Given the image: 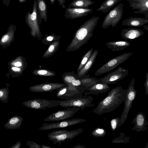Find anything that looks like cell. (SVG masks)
<instances>
[{"instance_id": "obj_1", "label": "cell", "mask_w": 148, "mask_h": 148, "mask_svg": "<svg viewBox=\"0 0 148 148\" xmlns=\"http://www.w3.org/2000/svg\"><path fill=\"white\" fill-rule=\"evenodd\" d=\"M127 91V89H124L121 86L112 88L107 96L93 110V112L97 115H101L113 111L124 102Z\"/></svg>"}, {"instance_id": "obj_2", "label": "cell", "mask_w": 148, "mask_h": 148, "mask_svg": "<svg viewBox=\"0 0 148 148\" xmlns=\"http://www.w3.org/2000/svg\"><path fill=\"white\" fill-rule=\"evenodd\" d=\"M99 16H92L85 22L75 32L74 37L66 50L72 51L79 49L86 43L92 36Z\"/></svg>"}, {"instance_id": "obj_3", "label": "cell", "mask_w": 148, "mask_h": 148, "mask_svg": "<svg viewBox=\"0 0 148 148\" xmlns=\"http://www.w3.org/2000/svg\"><path fill=\"white\" fill-rule=\"evenodd\" d=\"M83 131L82 128L70 131L65 130H55L49 133L47 137L54 144H58L59 145L66 140L73 139Z\"/></svg>"}, {"instance_id": "obj_4", "label": "cell", "mask_w": 148, "mask_h": 148, "mask_svg": "<svg viewBox=\"0 0 148 148\" xmlns=\"http://www.w3.org/2000/svg\"><path fill=\"white\" fill-rule=\"evenodd\" d=\"M135 79L133 77L128 85V91L124 101V107L123 110L120 117L118 127H120L125 122L127 118L130 110L132 107L133 101L136 96V91L134 88Z\"/></svg>"}, {"instance_id": "obj_5", "label": "cell", "mask_w": 148, "mask_h": 148, "mask_svg": "<svg viewBox=\"0 0 148 148\" xmlns=\"http://www.w3.org/2000/svg\"><path fill=\"white\" fill-rule=\"evenodd\" d=\"M123 6L120 3L110 10L105 16L101 27L105 29L110 25L113 27L117 25L122 18Z\"/></svg>"}, {"instance_id": "obj_6", "label": "cell", "mask_w": 148, "mask_h": 148, "mask_svg": "<svg viewBox=\"0 0 148 148\" xmlns=\"http://www.w3.org/2000/svg\"><path fill=\"white\" fill-rule=\"evenodd\" d=\"M133 53V52H125L110 59L96 71L95 75H101L111 71L125 61Z\"/></svg>"}, {"instance_id": "obj_7", "label": "cell", "mask_w": 148, "mask_h": 148, "mask_svg": "<svg viewBox=\"0 0 148 148\" xmlns=\"http://www.w3.org/2000/svg\"><path fill=\"white\" fill-rule=\"evenodd\" d=\"M60 100H50L45 99H31L23 102L22 103L25 106L35 109L45 110L59 106Z\"/></svg>"}, {"instance_id": "obj_8", "label": "cell", "mask_w": 148, "mask_h": 148, "mask_svg": "<svg viewBox=\"0 0 148 148\" xmlns=\"http://www.w3.org/2000/svg\"><path fill=\"white\" fill-rule=\"evenodd\" d=\"M93 97L91 96H86L76 99L69 100L60 101L59 106L64 108L76 107L82 110H84L85 107H92L95 106L92 103Z\"/></svg>"}, {"instance_id": "obj_9", "label": "cell", "mask_w": 148, "mask_h": 148, "mask_svg": "<svg viewBox=\"0 0 148 148\" xmlns=\"http://www.w3.org/2000/svg\"><path fill=\"white\" fill-rule=\"evenodd\" d=\"M25 18L27 24L31 29V33L33 35L40 34V24L38 20L36 0H34V1L32 13L27 11Z\"/></svg>"}, {"instance_id": "obj_10", "label": "cell", "mask_w": 148, "mask_h": 148, "mask_svg": "<svg viewBox=\"0 0 148 148\" xmlns=\"http://www.w3.org/2000/svg\"><path fill=\"white\" fill-rule=\"evenodd\" d=\"M80 109L78 107H72L52 113L45 118L44 121H56L64 120L71 118Z\"/></svg>"}, {"instance_id": "obj_11", "label": "cell", "mask_w": 148, "mask_h": 148, "mask_svg": "<svg viewBox=\"0 0 148 148\" xmlns=\"http://www.w3.org/2000/svg\"><path fill=\"white\" fill-rule=\"evenodd\" d=\"M128 69L120 67L99 79L101 83L112 84L123 79L128 75Z\"/></svg>"}, {"instance_id": "obj_12", "label": "cell", "mask_w": 148, "mask_h": 148, "mask_svg": "<svg viewBox=\"0 0 148 148\" xmlns=\"http://www.w3.org/2000/svg\"><path fill=\"white\" fill-rule=\"evenodd\" d=\"M86 120L83 118H77L69 120H65L59 122L51 123H45L39 128L41 130H46L54 129L67 127L77 124L83 123Z\"/></svg>"}, {"instance_id": "obj_13", "label": "cell", "mask_w": 148, "mask_h": 148, "mask_svg": "<svg viewBox=\"0 0 148 148\" xmlns=\"http://www.w3.org/2000/svg\"><path fill=\"white\" fill-rule=\"evenodd\" d=\"M67 86L65 83H46L31 86L29 89L33 92H51L53 90H58Z\"/></svg>"}, {"instance_id": "obj_14", "label": "cell", "mask_w": 148, "mask_h": 148, "mask_svg": "<svg viewBox=\"0 0 148 148\" xmlns=\"http://www.w3.org/2000/svg\"><path fill=\"white\" fill-rule=\"evenodd\" d=\"M67 85V90L61 98L62 99L69 100L81 97L83 92L86 90V87L84 86H75L71 83Z\"/></svg>"}, {"instance_id": "obj_15", "label": "cell", "mask_w": 148, "mask_h": 148, "mask_svg": "<svg viewBox=\"0 0 148 148\" xmlns=\"http://www.w3.org/2000/svg\"><path fill=\"white\" fill-rule=\"evenodd\" d=\"M91 8H82L68 7L65 10L64 17L66 19H73L87 16L92 12Z\"/></svg>"}, {"instance_id": "obj_16", "label": "cell", "mask_w": 148, "mask_h": 148, "mask_svg": "<svg viewBox=\"0 0 148 148\" xmlns=\"http://www.w3.org/2000/svg\"><path fill=\"white\" fill-rule=\"evenodd\" d=\"M132 123L134 124L132 130L138 132H143L147 130L148 127L146 126L148 125V122L146 119L145 114L142 112H139L136 114L133 119Z\"/></svg>"}, {"instance_id": "obj_17", "label": "cell", "mask_w": 148, "mask_h": 148, "mask_svg": "<svg viewBox=\"0 0 148 148\" xmlns=\"http://www.w3.org/2000/svg\"><path fill=\"white\" fill-rule=\"evenodd\" d=\"M110 87L106 83L101 82L86 88V92H84L85 96L87 95H98L99 94H102L108 91Z\"/></svg>"}, {"instance_id": "obj_18", "label": "cell", "mask_w": 148, "mask_h": 148, "mask_svg": "<svg viewBox=\"0 0 148 148\" xmlns=\"http://www.w3.org/2000/svg\"><path fill=\"white\" fill-rule=\"evenodd\" d=\"M144 33L140 29L131 27L122 29L121 35L125 40L131 41L141 37Z\"/></svg>"}, {"instance_id": "obj_19", "label": "cell", "mask_w": 148, "mask_h": 148, "mask_svg": "<svg viewBox=\"0 0 148 148\" xmlns=\"http://www.w3.org/2000/svg\"><path fill=\"white\" fill-rule=\"evenodd\" d=\"M132 10H136V14H143L148 11V0H126Z\"/></svg>"}, {"instance_id": "obj_20", "label": "cell", "mask_w": 148, "mask_h": 148, "mask_svg": "<svg viewBox=\"0 0 148 148\" xmlns=\"http://www.w3.org/2000/svg\"><path fill=\"white\" fill-rule=\"evenodd\" d=\"M148 23V18L142 17L130 18L123 20L122 23L123 25L132 27H139Z\"/></svg>"}, {"instance_id": "obj_21", "label": "cell", "mask_w": 148, "mask_h": 148, "mask_svg": "<svg viewBox=\"0 0 148 148\" xmlns=\"http://www.w3.org/2000/svg\"><path fill=\"white\" fill-rule=\"evenodd\" d=\"M131 44L126 40H119L108 42L106 45L113 52L123 50L128 47Z\"/></svg>"}, {"instance_id": "obj_22", "label": "cell", "mask_w": 148, "mask_h": 148, "mask_svg": "<svg viewBox=\"0 0 148 148\" xmlns=\"http://www.w3.org/2000/svg\"><path fill=\"white\" fill-rule=\"evenodd\" d=\"M98 53V51L97 50H94L88 61L78 73L76 74L77 79L88 73L93 64Z\"/></svg>"}, {"instance_id": "obj_23", "label": "cell", "mask_w": 148, "mask_h": 148, "mask_svg": "<svg viewBox=\"0 0 148 148\" xmlns=\"http://www.w3.org/2000/svg\"><path fill=\"white\" fill-rule=\"evenodd\" d=\"M37 5L38 22L40 25L42 19L45 22L47 21V5L44 0H37Z\"/></svg>"}, {"instance_id": "obj_24", "label": "cell", "mask_w": 148, "mask_h": 148, "mask_svg": "<svg viewBox=\"0 0 148 148\" xmlns=\"http://www.w3.org/2000/svg\"><path fill=\"white\" fill-rule=\"evenodd\" d=\"M23 121L21 116L15 115L8 119V121L4 125L5 128L11 130H16L20 128Z\"/></svg>"}, {"instance_id": "obj_25", "label": "cell", "mask_w": 148, "mask_h": 148, "mask_svg": "<svg viewBox=\"0 0 148 148\" xmlns=\"http://www.w3.org/2000/svg\"><path fill=\"white\" fill-rule=\"evenodd\" d=\"M95 2L90 0H74L68 6L69 7L88 8L89 6Z\"/></svg>"}, {"instance_id": "obj_26", "label": "cell", "mask_w": 148, "mask_h": 148, "mask_svg": "<svg viewBox=\"0 0 148 148\" xmlns=\"http://www.w3.org/2000/svg\"><path fill=\"white\" fill-rule=\"evenodd\" d=\"M121 0H105L102 3L101 6L97 9V10L106 13L113 7L116 4Z\"/></svg>"}, {"instance_id": "obj_27", "label": "cell", "mask_w": 148, "mask_h": 148, "mask_svg": "<svg viewBox=\"0 0 148 148\" xmlns=\"http://www.w3.org/2000/svg\"><path fill=\"white\" fill-rule=\"evenodd\" d=\"M16 28V26L14 25H10L8 28L6 33L2 38L1 43L5 44L9 42L14 36V33Z\"/></svg>"}, {"instance_id": "obj_28", "label": "cell", "mask_w": 148, "mask_h": 148, "mask_svg": "<svg viewBox=\"0 0 148 148\" xmlns=\"http://www.w3.org/2000/svg\"><path fill=\"white\" fill-rule=\"evenodd\" d=\"M62 79L64 83L68 84L71 83L75 80L77 78L76 74L74 71L64 73L62 75Z\"/></svg>"}, {"instance_id": "obj_29", "label": "cell", "mask_w": 148, "mask_h": 148, "mask_svg": "<svg viewBox=\"0 0 148 148\" xmlns=\"http://www.w3.org/2000/svg\"><path fill=\"white\" fill-rule=\"evenodd\" d=\"M80 79L82 84L86 88L91 86L96 83L100 82L99 79L92 77H88Z\"/></svg>"}, {"instance_id": "obj_30", "label": "cell", "mask_w": 148, "mask_h": 148, "mask_svg": "<svg viewBox=\"0 0 148 148\" xmlns=\"http://www.w3.org/2000/svg\"><path fill=\"white\" fill-rule=\"evenodd\" d=\"M93 50L92 48L90 49L83 57L82 60L77 68V73H78L89 59L93 52Z\"/></svg>"}, {"instance_id": "obj_31", "label": "cell", "mask_w": 148, "mask_h": 148, "mask_svg": "<svg viewBox=\"0 0 148 148\" xmlns=\"http://www.w3.org/2000/svg\"><path fill=\"white\" fill-rule=\"evenodd\" d=\"M130 136H125V133L121 132L120 133V136L113 139L112 143H127L130 141Z\"/></svg>"}, {"instance_id": "obj_32", "label": "cell", "mask_w": 148, "mask_h": 148, "mask_svg": "<svg viewBox=\"0 0 148 148\" xmlns=\"http://www.w3.org/2000/svg\"><path fill=\"white\" fill-rule=\"evenodd\" d=\"M60 42L59 41L55 42L51 45L43 56V57H47L53 54L58 49Z\"/></svg>"}, {"instance_id": "obj_33", "label": "cell", "mask_w": 148, "mask_h": 148, "mask_svg": "<svg viewBox=\"0 0 148 148\" xmlns=\"http://www.w3.org/2000/svg\"><path fill=\"white\" fill-rule=\"evenodd\" d=\"M9 90L8 87L0 89V100L3 103H7L9 99Z\"/></svg>"}, {"instance_id": "obj_34", "label": "cell", "mask_w": 148, "mask_h": 148, "mask_svg": "<svg viewBox=\"0 0 148 148\" xmlns=\"http://www.w3.org/2000/svg\"><path fill=\"white\" fill-rule=\"evenodd\" d=\"M33 74L37 75L53 76L56 75L54 72L45 69H37L34 70Z\"/></svg>"}, {"instance_id": "obj_35", "label": "cell", "mask_w": 148, "mask_h": 148, "mask_svg": "<svg viewBox=\"0 0 148 148\" xmlns=\"http://www.w3.org/2000/svg\"><path fill=\"white\" fill-rule=\"evenodd\" d=\"M106 132L103 128L97 127L94 129L91 132V134L95 137H103L106 135Z\"/></svg>"}, {"instance_id": "obj_36", "label": "cell", "mask_w": 148, "mask_h": 148, "mask_svg": "<svg viewBox=\"0 0 148 148\" xmlns=\"http://www.w3.org/2000/svg\"><path fill=\"white\" fill-rule=\"evenodd\" d=\"M120 119V117H118L113 118L111 120L110 124L112 130L113 131H114L118 127Z\"/></svg>"}, {"instance_id": "obj_37", "label": "cell", "mask_w": 148, "mask_h": 148, "mask_svg": "<svg viewBox=\"0 0 148 148\" xmlns=\"http://www.w3.org/2000/svg\"><path fill=\"white\" fill-rule=\"evenodd\" d=\"M26 144L29 146V148H42V145L31 141H27Z\"/></svg>"}, {"instance_id": "obj_38", "label": "cell", "mask_w": 148, "mask_h": 148, "mask_svg": "<svg viewBox=\"0 0 148 148\" xmlns=\"http://www.w3.org/2000/svg\"><path fill=\"white\" fill-rule=\"evenodd\" d=\"M73 86H75L81 87L83 86L79 79H77L74 80L71 83Z\"/></svg>"}, {"instance_id": "obj_39", "label": "cell", "mask_w": 148, "mask_h": 148, "mask_svg": "<svg viewBox=\"0 0 148 148\" xmlns=\"http://www.w3.org/2000/svg\"><path fill=\"white\" fill-rule=\"evenodd\" d=\"M145 77L146 80L144 84L146 90L145 95H148V72L146 75Z\"/></svg>"}, {"instance_id": "obj_40", "label": "cell", "mask_w": 148, "mask_h": 148, "mask_svg": "<svg viewBox=\"0 0 148 148\" xmlns=\"http://www.w3.org/2000/svg\"><path fill=\"white\" fill-rule=\"evenodd\" d=\"M21 143L19 141H17L11 147V148H19L20 147Z\"/></svg>"}, {"instance_id": "obj_41", "label": "cell", "mask_w": 148, "mask_h": 148, "mask_svg": "<svg viewBox=\"0 0 148 148\" xmlns=\"http://www.w3.org/2000/svg\"><path fill=\"white\" fill-rule=\"evenodd\" d=\"M59 4V5H61L63 8H65V6L64 5V4L65 3L66 0H58Z\"/></svg>"}, {"instance_id": "obj_42", "label": "cell", "mask_w": 148, "mask_h": 148, "mask_svg": "<svg viewBox=\"0 0 148 148\" xmlns=\"http://www.w3.org/2000/svg\"><path fill=\"white\" fill-rule=\"evenodd\" d=\"M10 1L11 0H2L3 5L8 7L9 5Z\"/></svg>"}, {"instance_id": "obj_43", "label": "cell", "mask_w": 148, "mask_h": 148, "mask_svg": "<svg viewBox=\"0 0 148 148\" xmlns=\"http://www.w3.org/2000/svg\"><path fill=\"white\" fill-rule=\"evenodd\" d=\"M12 70L15 72H19L21 71V69L20 68L16 67H12L11 68Z\"/></svg>"}, {"instance_id": "obj_44", "label": "cell", "mask_w": 148, "mask_h": 148, "mask_svg": "<svg viewBox=\"0 0 148 148\" xmlns=\"http://www.w3.org/2000/svg\"><path fill=\"white\" fill-rule=\"evenodd\" d=\"M13 64L16 67H21L22 66V63L19 61H17L15 62Z\"/></svg>"}, {"instance_id": "obj_45", "label": "cell", "mask_w": 148, "mask_h": 148, "mask_svg": "<svg viewBox=\"0 0 148 148\" xmlns=\"http://www.w3.org/2000/svg\"><path fill=\"white\" fill-rule=\"evenodd\" d=\"M72 148H86V147L83 145H80L78 144V145H75Z\"/></svg>"}, {"instance_id": "obj_46", "label": "cell", "mask_w": 148, "mask_h": 148, "mask_svg": "<svg viewBox=\"0 0 148 148\" xmlns=\"http://www.w3.org/2000/svg\"><path fill=\"white\" fill-rule=\"evenodd\" d=\"M53 39V36H49L47 38V40L48 41H51Z\"/></svg>"}, {"instance_id": "obj_47", "label": "cell", "mask_w": 148, "mask_h": 148, "mask_svg": "<svg viewBox=\"0 0 148 148\" xmlns=\"http://www.w3.org/2000/svg\"><path fill=\"white\" fill-rule=\"evenodd\" d=\"M145 15V17L148 18V11L144 12L143 13Z\"/></svg>"}, {"instance_id": "obj_48", "label": "cell", "mask_w": 148, "mask_h": 148, "mask_svg": "<svg viewBox=\"0 0 148 148\" xmlns=\"http://www.w3.org/2000/svg\"><path fill=\"white\" fill-rule=\"evenodd\" d=\"M42 148H52L51 147L47 146L45 145H44L42 144Z\"/></svg>"}, {"instance_id": "obj_49", "label": "cell", "mask_w": 148, "mask_h": 148, "mask_svg": "<svg viewBox=\"0 0 148 148\" xmlns=\"http://www.w3.org/2000/svg\"><path fill=\"white\" fill-rule=\"evenodd\" d=\"M143 27L145 29L148 31V25L144 26Z\"/></svg>"}, {"instance_id": "obj_50", "label": "cell", "mask_w": 148, "mask_h": 148, "mask_svg": "<svg viewBox=\"0 0 148 148\" xmlns=\"http://www.w3.org/2000/svg\"><path fill=\"white\" fill-rule=\"evenodd\" d=\"M26 0H18V1L20 3H21L25 2Z\"/></svg>"}, {"instance_id": "obj_51", "label": "cell", "mask_w": 148, "mask_h": 148, "mask_svg": "<svg viewBox=\"0 0 148 148\" xmlns=\"http://www.w3.org/2000/svg\"><path fill=\"white\" fill-rule=\"evenodd\" d=\"M49 0L50 1V2L52 4H53L56 1V0Z\"/></svg>"}, {"instance_id": "obj_52", "label": "cell", "mask_w": 148, "mask_h": 148, "mask_svg": "<svg viewBox=\"0 0 148 148\" xmlns=\"http://www.w3.org/2000/svg\"><path fill=\"white\" fill-rule=\"evenodd\" d=\"M145 148H148V142L147 143Z\"/></svg>"}]
</instances>
